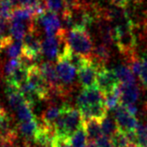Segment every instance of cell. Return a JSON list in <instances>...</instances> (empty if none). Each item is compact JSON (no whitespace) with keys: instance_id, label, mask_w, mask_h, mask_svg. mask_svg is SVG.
Masks as SVG:
<instances>
[{"instance_id":"obj_1","label":"cell","mask_w":147,"mask_h":147,"mask_svg":"<svg viewBox=\"0 0 147 147\" xmlns=\"http://www.w3.org/2000/svg\"><path fill=\"white\" fill-rule=\"evenodd\" d=\"M114 41L126 61L137 55V37L134 33V24L130 18L119 22L114 28Z\"/></svg>"},{"instance_id":"obj_2","label":"cell","mask_w":147,"mask_h":147,"mask_svg":"<svg viewBox=\"0 0 147 147\" xmlns=\"http://www.w3.org/2000/svg\"><path fill=\"white\" fill-rule=\"evenodd\" d=\"M84 119L78 108L63 104L60 117L54 123V129L57 136L70 139L76 131L82 127Z\"/></svg>"},{"instance_id":"obj_3","label":"cell","mask_w":147,"mask_h":147,"mask_svg":"<svg viewBox=\"0 0 147 147\" xmlns=\"http://www.w3.org/2000/svg\"><path fill=\"white\" fill-rule=\"evenodd\" d=\"M66 44L70 49L84 57L90 58L93 52V42L87 29L74 28L66 33Z\"/></svg>"},{"instance_id":"obj_4","label":"cell","mask_w":147,"mask_h":147,"mask_svg":"<svg viewBox=\"0 0 147 147\" xmlns=\"http://www.w3.org/2000/svg\"><path fill=\"white\" fill-rule=\"evenodd\" d=\"M114 117L117 121L118 129L123 131L124 133L135 131L139 126L136 115L129 113L127 108L121 104L114 110Z\"/></svg>"},{"instance_id":"obj_5","label":"cell","mask_w":147,"mask_h":147,"mask_svg":"<svg viewBox=\"0 0 147 147\" xmlns=\"http://www.w3.org/2000/svg\"><path fill=\"white\" fill-rule=\"evenodd\" d=\"M119 83L120 82L113 69H107L105 66L98 69L96 86L102 90L104 95L113 91L115 88L118 86Z\"/></svg>"},{"instance_id":"obj_6","label":"cell","mask_w":147,"mask_h":147,"mask_svg":"<svg viewBox=\"0 0 147 147\" xmlns=\"http://www.w3.org/2000/svg\"><path fill=\"white\" fill-rule=\"evenodd\" d=\"M98 103H104V94L97 86L83 88L76 98V104L79 110Z\"/></svg>"},{"instance_id":"obj_7","label":"cell","mask_w":147,"mask_h":147,"mask_svg":"<svg viewBox=\"0 0 147 147\" xmlns=\"http://www.w3.org/2000/svg\"><path fill=\"white\" fill-rule=\"evenodd\" d=\"M55 67H56L58 76H59L61 84L67 90L66 87L71 86L75 82L77 70L66 59H64L63 57L61 56L57 58Z\"/></svg>"},{"instance_id":"obj_8","label":"cell","mask_w":147,"mask_h":147,"mask_svg":"<svg viewBox=\"0 0 147 147\" xmlns=\"http://www.w3.org/2000/svg\"><path fill=\"white\" fill-rule=\"evenodd\" d=\"M98 69L99 67L97 66V64L90 58L87 63L77 70L78 81L83 88H88L96 86V77H97Z\"/></svg>"},{"instance_id":"obj_9","label":"cell","mask_w":147,"mask_h":147,"mask_svg":"<svg viewBox=\"0 0 147 147\" xmlns=\"http://www.w3.org/2000/svg\"><path fill=\"white\" fill-rule=\"evenodd\" d=\"M36 20L43 26L47 36H56L63 29V27L61 25L60 19L58 18V15L52 12V11L48 10L44 14L36 17Z\"/></svg>"},{"instance_id":"obj_10","label":"cell","mask_w":147,"mask_h":147,"mask_svg":"<svg viewBox=\"0 0 147 147\" xmlns=\"http://www.w3.org/2000/svg\"><path fill=\"white\" fill-rule=\"evenodd\" d=\"M121 97L120 104L122 105H129V104H135L137 100L140 97V88L136 83L132 84H121L119 83Z\"/></svg>"},{"instance_id":"obj_11","label":"cell","mask_w":147,"mask_h":147,"mask_svg":"<svg viewBox=\"0 0 147 147\" xmlns=\"http://www.w3.org/2000/svg\"><path fill=\"white\" fill-rule=\"evenodd\" d=\"M82 114V117L84 120L90 118L97 119L99 121H102L104 117H107V107L105 106V103H98L94 105L88 106L86 108L79 110Z\"/></svg>"},{"instance_id":"obj_12","label":"cell","mask_w":147,"mask_h":147,"mask_svg":"<svg viewBox=\"0 0 147 147\" xmlns=\"http://www.w3.org/2000/svg\"><path fill=\"white\" fill-rule=\"evenodd\" d=\"M109 46L105 45L104 43H100L95 46L93 49V52L90 57V59L97 64L99 68L104 67V65L110 60L111 57V50Z\"/></svg>"},{"instance_id":"obj_13","label":"cell","mask_w":147,"mask_h":147,"mask_svg":"<svg viewBox=\"0 0 147 147\" xmlns=\"http://www.w3.org/2000/svg\"><path fill=\"white\" fill-rule=\"evenodd\" d=\"M83 127L85 130H86L88 141L96 142L100 137L103 136L102 126H100V121L97 120V119L90 118L87 119V120H84Z\"/></svg>"},{"instance_id":"obj_14","label":"cell","mask_w":147,"mask_h":147,"mask_svg":"<svg viewBox=\"0 0 147 147\" xmlns=\"http://www.w3.org/2000/svg\"><path fill=\"white\" fill-rule=\"evenodd\" d=\"M38 127H39V123L36 119H33L28 122H19L16 129L17 131H20L21 135L25 140L33 141L38 130Z\"/></svg>"},{"instance_id":"obj_15","label":"cell","mask_w":147,"mask_h":147,"mask_svg":"<svg viewBox=\"0 0 147 147\" xmlns=\"http://www.w3.org/2000/svg\"><path fill=\"white\" fill-rule=\"evenodd\" d=\"M28 74H29V68L22 64L21 66L18 67L11 75L7 76L6 82L16 85V86L21 88L22 85L27 82Z\"/></svg>"},{"instance_id":"obj_16","label":"cell","mask_w":147,"mask_h":147,"mask_svg":"<svg viewBox=\"0 0 147 147\" xmlns=\"http://www.w3.org/2000/svg\"><path fill=\"white\" fill-rule=\"evenodd\" d=\"M113 70L115 75H117L119 82L121 84L136 83L134 73L132 72V70H131L129 65H125V64L117 65V66H115Z\"/></svg>"},{"instance_id":"obj_17","label":"cell","mask_w":147,"mask_h":147,"mask_svg":"<svg viewBox=\"0 0 147 147\" xmlns=\"http://www.w3.org/2000/svg\"><path fill=\"white\" fill-rule=\"evenodd\" d=\"M9 24V31L10 33V36L13 37V39L18 41L24 40L27 32H28L29 26L26 27L24 22L20 21H10Z\"/></svg>"},{"instance_id":"obj_18","label":"cell","mask_w":147,"mask_h":147,"mask_svg":"<svg viewBox=\"0 0 147 147\" xmlns=\"http://www.w3.org/2000/svg\"><path fill=\"white\" fill-rule=\"evenodd\" d=\"M63 106L58 105H50L45 110V112L42 115V122L48 126H53L54 123L57 120V118L60 117L63 111Z\"/></svg>"},{"instance_id":"obj_19","label":"cell","mask_w":147,"mask_h":147,"mask_svg":"<svg viewBox=\"0 0 147 147\" xmlns=\"http://www.w3.org/2000/svg\"><path fill=\"white\" fill-rule=\"evenodd\" d=\"M120 97L121 92L119 85L115 88L113 91L109 92L104 95V103L107 107L108 110H115L120 105Z\"/></svg>"},{"instance_id":"obj_20","label":"cell","mask_w":147,"mask_h":147,"mask_svg":"<svg viewBox=\"0 0 147 147\" xmlns=\"http://www.w3.org/2000/svg\"><path fill=\"white\" fill-rule=\"evenodd\" d=\"M11 122H12V118L9 114L3 107L0 106V137L16 129L11 127Z\"/></svg>"},{"instance_id":"obj_21","label":"cell","mask_w":147,"mask_h":147,"mask_svg":"<svg viewBox=\"0 0 147 147\" xmlns=\"http://www.w3.org/2000/svg\"><path fill=\"white\" fill-rule=\"evenodd\" d=\"M100 126H102L103 136L108 137L110 139L113 137L114 134L118 130V127H117V124L115 117H108V115L100 121Z\"/></svg>"},{"instance_id":"obj_22","label":"cell","mask_w":147,"mask_h":147,"mask_svg":"<svg viewBox=\"0 0 147 147\" xmlns=\"http://www.w3.org/2000/svg\"><path fill=\"white\" fill-rule=\"evenodd\" d=\"M88 142V135L86 133L84 127H80L70 138L71 147H86Z\"/></svg>"},{"instance_id":"obj_23","label":"cell","mask_w":147,"mask_h":147,"mask_svg":"<svg viewBox=\"0 0 147 147\" xmlns=\"http://www.w3.org/2000/svg\"><path fill=\"white\" fill-rule=\"evenodd\" d=\"M16 115L19 122H28L33 120V119H36V117H34L32 110V105L27 102L22 103L16 110Z\"/></svg>"},{"instance_id":"obj_24","label":"cell","mask_w":147,"mask_h":147,"mask_svg":"<svg viewBox=\"0 0 147 147\" xmlns=\"http://www.w3.org/2000/svg\"><path fill=\"white\" fill-rule=\"evenodd\" d=\"M14 9L15 5L12 0H0V18L9 22Z\"/></svg>"},{"instance_id":"obj_25","label":"cell","mask_w":147,"mask_h":147,"mask_svg":"<svg viewBox=\"0 0 147 147\" xmlns=\"http://www.w3.org/2000/svg\"><path fill=\"white\" fill-rule=\"evenodd\" d=\"M7 54L11 58H20L22 55V41L15 40L7 48Z\"/></svg>"},{"instance_id":"obj_26","label":"cell","mask_w":147,"mask_h":147,"mask_svg":"<svg viewBox=\"0 0 147 147\" xmlns=\"http://www.w3.org/2000/svg\"><path fill=\"white\" fill-rule=\"evenodd\" d=\"M139 147H147V124H139L136 129Z\"/></svg>"},{"instance_id":"obj_27","label":"cell","mask_w":147,"mask_h":147,"mask_svg":"<svg viewBox=\"0 0 147 147\" xmlns=\"http://www.w3.org/2000/svg\"><path fill=\"white\" fill-rule=\"evenodd\" d=\"M48 9L54 13H63L65 10V5L63 0H45Z\"/></svg>"},{"instance_id":"obj_28","label":"cell","mask_w":147,"mask_h":147,"mask_svg":"<svg viewBox=\"0 0 147 147\" xmlns=\"http://www.w3.org/2000/svg\"><path fill=\"white\" fill-rule=\"evenodd\" d=\"M142 61V69L139 75V79H140L141 83L144 85L145 88H147V53L142 54L141 56Z\"/></svg>"},{"instance_id":"obj_29","label":"cell","mask_w":147,"mask_h":147,"mask_svg":"<svg viewBox=\"0 0 147 147\" xmlns=\"http://www.w3.org/2000/svg\"><path fill=\"white\" fill-rule=\"evenodd\" d=\"M21 65H22L21 57L20 58H11V59H9V61L6 63L5 68H4L7 76L11 75V74L16 70L18 67H20Z\"/></svg>"},{"instance_id":"obj_30","label":"cell","mask_w":147,"mask_h":147,"mask_svg":"<svg viewBox=\"0 0 147 147\" xmlns=\"http://www.w3.org/2000/svg\"><path fill=\"white\" fill-rule=\"evenodd\" d=\"M96 144H97L98 147H115L111 139L105 136L100 137L99 140L96 141Z\"/></svg>"},{"instance_id":"obj_31","label":"cell","mask_w":147,"mask_h":147,"mask_svg":"<svg viewBox=\"0 0 147 147\" xmlns=\"http://www.w3.org/2000/svg\"><path fill=\"white\" fill-rule=\"evenodd\" d=\"M110 2L113 4L115 7H119V9H127L129 6V0H110Z\"/></svg>"},{"instance_id":"obj_32","label":"cell","mask_w":147,"mask_h":147,"mask_svg":"<svg viewBox=\"0 0 147 147\" xmlns=\"http://www.w3.org/2000/svg\"><path fill=\"white\" fill-rule=\"evenodd\" d=\"M36 2L37 0H18L19 6L22 7H34Z\"/></svg>"},{"instance_id":"obj_33","label":"cell","mask_w":147,"mask_h":147,"mask_svg":"<svg viewBox=\"0 0 147 147\" xmlns=\"http://www.w3.org/2000/svg\"><path fill=\"white\" fill-rule=\"evenodd\" d=\"M121 105H122V104H121ZM124 106L127 108V111H129V113H131V114L134 115H137L138 109H137V107H136V105H135V104H129V105H124Z\"/></svg>"},{"instance_id":"obj_34","label":"cell","mask_w":147,"mask_h":147,"mask_svg":"<svg viewBox=\"0 0 147 147\" xmlns=\"http://www.w3.org/2000/svg\"><path fill=\"white\" fill-rule=\"evenodd\" d=\"M86 147H98L97 144H96V142H93V141H88V144L86 145Z\"/></svg>"},{"instance_id":"obj_35","label":"cell","mask_w":147,"mask_h":147,"mask_svg":"<svg viewBox=\"0 0 147 147\" xmlns=\"http://www.w3.org/2000/svg\"><path fill=\"white\" fill-rule=\"evenodd\" d=\"M145 16H144V28L147 30V10L145 11Z\"/></svg>"},{"instance_id":"obj_36","label":"cell","mask_w":147,"mask_h":147,"mask_svg":"<svg viewBox=\"0 0 147 147\" xmlns=\"http://www.w3.org/2000/svg\"><path fill=\"white\" fill-rule=\"evenodd\" d=\"M129 2L133 3L135 5H139V4H141L142 2V0H129Z\"/></svg>"},{"instance_id":"obj_37","label":"cell","mask_w":147,"mask_h":147,"mask_svg":"<svg viewBox=\"0 0 147 147\" xmlns=\"http://www.w3.org/2000/svg\"><path fill=\"white\" fill-rule=\"evenodd\" d=\"M144 109L147 111V102H146V103H145V105H144Z\"/></svg>"},{"instance_id":"obj_38","label":"cell","mask_w":147,"mask_h":147,"mask_svg":"<svg viewBox=\"0 0 147 147\" xmlns=\"http://www.w3.org/2000/svg\"><path fill=\"white\" fill-rule=\"evenodd\" d=\"M138 147H139V146H138Z\"/></svg>"}]
</instances>
